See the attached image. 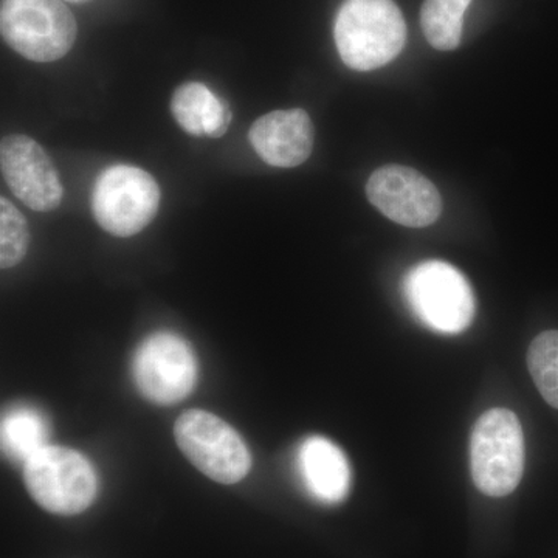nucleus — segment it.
I'll return each mask as SVG.
<instances>
[{"label": "nucleus", "instance_id": "obj_1", "mask_svg": "<svg viewBox=\"0 0 558 558\" xmlns=\"http://www.w3.org/2000/svg\"><path fill=\"white\" fill-rule=\"evenodd\" d=\"M333 38L348 68L371 72L402 51L405 20L392 0H347L337 14Z\"/></svg>", "mask_w": 558, "mask_h": 558}, {"label": "nucleus", "instance_id": "obj_2", "mask_svg": "<svg viewBox=\"0 0 558 558\" xmlns=\"http://www.w3.org/2000/svg\"><path fill=\"white\" fill-rule=\"evenodd\" d=\"M28 494L47 512L78 515L89 509L98 490L89 459L65 447L46 446L24 464Z\"/></svg>", "mask_w": 558, "mask_h": 558}, {"label": "nucleus", "instance_id": "obj_3", "mask_svg": "<svg viewBox=\"0 0 558 558\" xmlns=\"http://www.w3.org/2000/svg\"><path fill=\"white\" fill-rule=\"evenodd\" d=\"M475 486L487 497H506L519 487L524 470V436L510 410H488L476 422L470 440Z\"/></svg>", "mask_w": 558, "mask_h": 558}, {"label": "nucleus", "instance_id": "obj_4", "mask_svg": "<svg viewBox=\"0 0 558 558\" xmlns=\"http://www.w3.org/2000/svg\"><path fill=\"white\" fill-rule=\"evenodd\" d=\"M0 31L21 57L51 62L72 50L78 25L61 0H2Z\"/></svg>", "mask_w": 558, "mask_h": 558}, {"label": "nucleus", "instance_id": "obj_5", "mask_svg": "<svg viewBox=\"0 0 558 558\" xmlns=\"http://www.w3.org/2000/svg\"><path fill=\"white\" fill-rule=\"evenodd\" d=\"M160 189L148 171L131 165H113L98 175L90 207L98 226L113 236L130 238L156 218Z\"/></svg>", "mask_w": 558, "mask_h": 558}, {"label": "nucleus", "instance_id": "obj_6", "mask_svg": "<svg viewBox=\"0 0 558 558\" xmlns=\"http://www.w3.org/2000/svg\"><path fill=\"white\" fill-rule=\"evenodd\" d=\"M407 303L428 328L459 333L475 315V296L468 278L442 260H425L403 279Z\"/></svg>", "mask_w": 558, "mask_h": 558}, {"label": "nucleus", "instance_id": "obj_7", "mask_svg": "<svg viewBox=\"0 0 558 558\" xmlns=\"http://www.w3.org/2000/svg\"><path fill=\"white\" fill-rule=\"evenodd\" d=\"M174 438L191 464L216 483H240L252 469V454L240 433L208 411L183 413L175 422Z\"/></svg>", "mask_w": 558, "mask_h": 558}, {"label": "nucleus", "instance_id": "obj_8", "mask_svg": "<svg viewBox=\"0 0 558 558\" xmlns=\"http://www.w3.org/2000/svg\"><path fill=\"white\" fill-rule=\"evenodd\" d=\"M132 377L149 402L172 405L196 387V355L182 337L172 332L153 333L135 351Z\"/></svg>", "mask_w": 558, "mask_h": 558}, {"label": "nucleus", "instance_id": "obj_9", "mask_svg": "<svg viewBox=\"0 0 558 558\" xmlns=\"http://www.w3.org/2000/svg\"><path fill=\"white\" fill-rule=\"evenodd\" d=\"M366 194L388 219L411 229L432 226L442 211L438 189L424 174L402 165L374 171Z\"/></svg>", "mask_w": 558, "mask_h": 558}, {"label": "nucleus", "instance_id": "obj_10", "mask_svg": "<svg viewBox=\"0 0 558 558\" xmlns=\"http://www.w3.org/2000/svg\"><path fill=\"white\" fill-rule=\"evenodd\" d=\"M0 167L11 193L35 211H51L61 205L64 190L53 161L35 140L9 135L0 145Z\"/></svg>", "mask_w": 558, "mask_h": 558}, {"label": "nucleus", "instance_id": "obj_11", "mask_svg": "<svg viewBox=\"0 0 558 558\" xmlns=\"http://www.w3.org/2000/svg\"><path fill=\"white\" fill-rule=\"evenodd\" d=\"M250 143L270 167L295 168L310 159L315 130L306 110H274L252 124Z\"/></svg>", "mask_w": 558, "mask_h": 558}, {"label": "nucleus", "instance_id": "obj_12", "mask_svg": "<svg viewBox=\"0 0 558 558\" xmlns=\"http://www.w3.org/2000/svg\"><path fill=\"white\" fill-rule=\"evenodd\" d=\"M299 470L304 486L319 501H343L351 487V468L343 451L323 436H311L301 444Z\"/></svg>", "mask_w": 558, "mask_h": 558}, {"label": "nucleus", "instance_id": "obj_13", "mask_svg": "<svg viewBox=\"0 0 558 558\" xmlns=\"http://www.w3.org/2000/svg\"><path fill=\"white\" fill-rule=\"evenodd\" d=\"M170 108L179 126L194 137L219 138L229 131V105L205 84L179 86L172 94Z\"/></svg>", "mask_w": 558, "mask_h": 558}, {"label": "nucleus", "instance_id": "obj_14", "mask_svg": "<svg viewBox=\"0 0 558 558\" xmlns=\"http://www.w3.org/2000/svg\"><path fill=\"white\" fill-rule=\"evenodd\" d=\"M3 453L22 465L47 446L49 425L40 411L16 407L5 411L0 425Z\"/></svg>", "mask_w": 558, "mask_h": 558}, {"label": "nucleus", "instance_id": "obj_15", "mask_svg": "<svg viewBox=\"0 0 558 558\" xmlns=\"http://www.w3.org/2000/svg\"><path fill=\"white\" fill-rule=\"evenodd\" d=\"M470 2L472 0H425L421 10V24L429 46L442 51L457 49Z\"/></svg>", "mask_w": 558, "mask_h": 558}, {"label": "nucleus", "instance_id": "obj_16", "mask_svg": "<svg viewBox=\"0 0 558 558\" xmlns=\"http://www.w3.org/2000/svg\"><path fill=\"white\" fill-rule=\"evenodd\" d=\"M527 368L542 398L558 410V330H546L532 341Z\"/></svg>", "mask_w": 558, "mask_h": 558}, {"label": "nucleus", "instance_id": "obj_17", "mask_svg": "<svg viewBox=\"0 0 558 558\" xmlns=\"http://www.w3.org/2000/svg\"><path fill=\"white\" fill-rule=\"evenodd\" d=\"M31 231L24 215L7 201L0 199V266L11 269L27 255Z\"/></svg>", "mask_w": 558, "mask_h": 558}, {"label": "nucleus", "instance_id": "obj_18", "mask_svg": "<svg viewBox=\"0 0 558 558\" xmlns=\"http://www.w3.org/2000/svg\"><path fill=\"white\" fill-rule=\"evenodd\" d=\"M69 2H84V0H69Z\"/></svg>", "mask_w": 558, "mask_h": 558}]
</instances>
